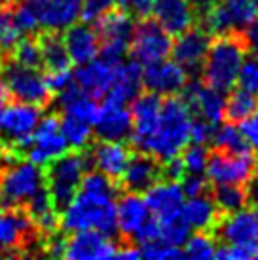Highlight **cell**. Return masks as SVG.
<instances>
[{
	"label": "cell",
	"instance_id": "obj_1",
	"mask_svg": "<svg viewBox=\"0 0 258 260\" xmlns=\"http://www.w3.org/2000/svg\"><path fill=\"white\" fill-rule=\"evenodd\" d=\"M122 186L116 179L89 169L80 184V190L72 202L59 213L61 232L72 234L80 230H97L107 236L118 234L116 198Z\"/></svg>",
	"mask_w": 258,
	"mask_h": 260
},
{
	"label": "cell",
	"instance_id": "obj_2",
	"mask_svg": "<svg viewBox=\"0 0 258 260\" xmlns=\"http://www.w3.org/2000/svg\"><path fill=\"white\" fill-rule=\"evenodd\" d=\"M192 118L194 114L184 97H179V95L164 97L158 125L144 152L158 158L162 164L180 156L184 146L190 143Z\"/></svg>",
	"mask_w": 258,
	"mask_h": 260
},
{
	"label": "cell",
	"instance_id": "obj_3",
	"mask_svg": "<svg viewBox=\"0 0 258 260\" xmlns=\"http://www.w3.org/2000/svg\"><path fill=\"white\" fill-rule=\"evenodd\" d=\"M247 51H249L247 42L243 38V32L239 30L215 37L211 40L209 51L205 55L200 78L207 86L228 93L237 84V76L247 57Z\"/></svg>",
	"mask_w": 258,
	"mask_h": 260
},
{
	"label": "cell",
	"instance_id": "obj_4",
	"mask_svg": "<svg viewBox=\"0 0 258 260\" xmlns=\"http://www.w3.org/2000/svg\"><path fill=\"white\" fill-rule=\"evenodd\" d=\"M48 188L46 169L30 159L12 161L0 169V205L25 209L30 200Z\"/></svg>",
	"mask_w": 258,
	"mask_h": 260
},
{
	"label": "cell",
	"instance_id": "obj_5",
	"mask_svg": "<svg viewBox=\"0 0 258 260\" xmlns=\"http://www.w3.org/2000/svg\"><path fill=\"white\" fill-rule=\"evenodd\" d=\"M89 169H93L91 159H89V154L84 150L64 152L48 166L46 169L48 190H50L51 202L59 213L72 202V198L80 190L84 175Z\"/></svg>",
	"mask_w": 258,
	"mask_h": 260
},
{
	"label": "cell",
	"instance_id": "obj_6",
	"mask_svg": "<svg viewBox=\"0 0 258 260\" xmlns=\"http://www.w3.org/2000/svg\"><path fill=\"white\" fill-rule=\"evenodd\" d=\"M0 78L10 89V95L23 103L46 107L51 101L50 82L48 74L42 73L38 67H27L17 63L10 55L0 61Z\"/></svg>",
	"mask_w": 258,
	"mask_h": 260
},
{
	"label": "cell",
	"instance_id": "obj_7",
	"mask_svg": "<svg viewBox=\"0 0 258 260\" xmlns=\"http://www.w3.org/2000/svg\"><path fill=\"white\" fill-rule=\"evenodd\" d=\"M42 120V107L30 103H0V143L4 150L21 156V148Z\"/></svg>",
	"mask_w": 258,
	"mask_h": 260
},
{
	"label": "cell",
	"instance_id": "obj_8",
	"mask_svg": "<svg viewBox=\"0 0 258 260\" xmlns=\"http://www.w3.org/2000/svg\"><path fill=\"white\" fill-rule=\"evenodd\" d=\"M135 17L122 8H112L95 21L101 40L99 55L110 61H123L129 53V44L135 30Z\"/></svg>",
	"mask_w": 258,
	"mask_h": 260
},
{
	"label": "cell",
	"instance_id": "obj_9",
	"mask_svg": "<svg viewBox=\"0 0 258 260\" xmlns=\"http://www.w3.org/2000/svg\"><path fill=\"white\" fill-rule=\"evenodd\" d=\"M173 50V35L159 25L154 17L139 19L129 44V55L139 65H152L167 59Z\"/></svg>",
	"mask_w": 258,
	"mask_h": 260
},
{
	"label": "cell",
	"instance_id": "obj_10",
	"mask_svg": "<svg viewBox=\"0 0 258 260\" xmlns=\"http://www.w3.org/2000/svg\"><path fill=\"white\" fill-rule=\"evenodd\" d=\"M258 156L254 150L249 152H228L222 148L209 150L207 175L211 186L216 184H245L251 181Z\"/></svg>",
	"mask_w": 258,
	"mask_h": 260
},
{
	"label": "cell",
	"instance_id": "obj_11",
	"mask_svg": "<svg viewBox=\"0 0 258 260\" xmlns=\"http://www.w3.org/2000/svg\"><path fill=\"white\" fill-rule=\"evenodd\" d=\"M69 148L61 131L59 116H44L40 123L36 125L35 133L27 139L21 148V156L35 161L38 166L48 167L55 158L64 154Z\"/></svg>",
	"mask_w": 258,
	"mask_h": 260
},
{
	"label": "cell",
	"instance_id": "obj_12",
	"mask_svg": "<svg viewBox=\"0 0 258 260\" xmlns=\"http://www.w3.org/2000/svg\"><path fill=\"white\" fill-rule=\"evenodd\" d=\"M36 234L38 228L25 209H0V256L27 253Z\"/></svg>",
	"mask_w": 258,
	"mask_h": 260
},
{
	"label": "cell",
	"instance_id": "obj_13",
	"mask_svg": "<svg viewBox=\"0 0 258 260\" xmlns=\"http://www.w3.org/2000/svg\"><path fill=\"white\" fill-rule=\"evenodd\" d=\"M215 239L226 245H245L258 249V211L243 207L234 213H222L211 232Z\"/></svg>",
	"mask_w": 258,
	"mask_h": 260
},
{
	"label": "cell",
	"instance_id": "obj_14",
	"mask_svg": "<svg viewBox=\"0 0 258 260\" xmlns=\"http://www.w3.org/2000/svg\"><path fill=\"white\" fill-rule=\"evenodd\" d=\"M164 97L154 91L139 93L131 103V118H133V131H131V146L137 152H144L150 137L156 131L159 120V110H162Z\"/></svg>",
	"mask_w": 258,
	"mask_h": 260
},
{
	"label": "cell",
	"instance_id": "obj_15",
	"mask_svg": "<svg viewBox=\"0 0 258 260\" xmlns=\"http://www.w3.org/2000/svg\"><path fill=\"white\" fill-rule=\"evenodd\" d=\"M116 217H118V234L125 239V243H137L146 224L152 220V211L148 203L139 192H125L116 202Z\"/></svg>",
	"mask_w": 258,
	"mask_h": 260
},
{
	"label": "cell",
	"instance_id": "obj_16",
	"mask_svg": "<svg viewBox=\"0 0 258 260\" xmlns=\"http://www.w3.org/2000/svg\"><path fill=\"white\" fill-rule=\"evenodd\" d=\"M118 249L110 236L97 230L72 232L64 239L63 256L69 260H107L118 256Z\"/></svg>",
	"mask_w": 258,
	"mask_h": 260
},
{
	"label": "cell",
	"instance_id": "obj_17",
	"mask_svg": "<svg viewBox=\"0 0 258 260\" xmlns=\"http://www.w3.org/2000/svg\"><path fill=\"white\" fill-rule=\"evenodd\" d=\"M182 97L188 103L194 116L205 118L213 125L224 122V112H226L224 91H218L215 87L207 86L201 78L194 76L188 80L186 87L182 89Z\"/></svg>",
	"mask_w": 258,
	"mask_h": 260
},
{
	"label": "cell",
	"instance_id": "obj_18",
	"mask_svg": "<svg viewBox=\"0 0 258 260\" xmlns=\"http://www.w3.org/2000/svg\"><path fill=\"white\" fill-rule=\"evenodd\" d=\"M35 8L40 30L44 32H64L82 19L84 0H29Z\"/></svg>",
	"mask_w": 258,
	"mask_h": 260
},
{
	"label": "cell",
	"instance_id": "obj_19",
	"mask_svg": "<svg viewBox=\"0 0 258 260\" xmlns=\"http://www.w3.org/2000/svg\"><path fill=\"white\" fill-rule=\"evenodd\" d=\"M190 73L175 59H162L158 63L146 65L143 69V86L148 91L167 97V95H179L186 87Z\"/></svg>",
	"mask_w": 258,
	"mask_h": 260
},
{
	"label": "cell",
	"instance_id": "obj_20",
	"mask_svg": "<svg viewBox=\"0 0 258 260\" xmlns=\"http://www.w3.org/2000/svg\"><path fill=\"white\" fill-rule=\"evenodd\" d=\"M211 40L213 37L207 30L200 25H194L188 30L180 32L179 38L173 42V59L184 67L192 76H198V73L201 74V67H203L205 55L209 51Z\"/></svg>",
	"mask_w": 258,
	"mask_h": 260
},
{
	"label": "cell",
	"instance_id": "obj_21",
	"mask_svg": "<svg viewBox=\"0 0 258 260\" xmlns=\"http://www.w3.org/2000/svg\"><path fill=\"white\" fill-rule=\"evenodd\" d=\"M144 200L150 207L152 215L159 222H167L182 215V205L186 200V194L175 179H159L144 192Z\"/></svg>",
	"mask_w": 258,
	"mask_h": 260
},
{
	"label": "cell",
	"instance_id": "obj_22",
	"mask_svg": "<svg viewBox=\"0 0 258 260\" xmlns=\"http://www.w3.org/2000/svg\"><path fill=\"white\" fill-rule=\"evenodd\" d=\"M122 61H110L105 57H95L86 65H78L74 71V84L95 99H105L108 89L112 87L118 73V67Z\"/></svg>",
	"mask_w": 258,
	"mask_h": 260
},
{
	"label": "cell",
	"instance_id": "obj_23",
	"mask_svg": "<svg viewBox=\"0 0 258 260\" xmlns=\"http://www.w3.org/2000/svg\"><path fill=\"white\" fill-rule=\"evenodd\" d=\"M164 179V164L158 158L146 152L131 154L127 167L120 177V186L125 192H139L143 194L156 181Z\"/></svg>",
	"mask_w": 258,
	"mask_h": 260
},
{
	"label": "cell",
	"instance_id": "obj_24",
	"mask_svg": "<svg viewBox=\"0 0 258 260\" xmlns=\"http://www.w3.org/2000/svg\"><path fill=\"white\" fill-rule=\"evenodd\" d=\"M133 131L131 110L125 105L105 101L93 122V133L101 141H129Z\"/></svg>",
	"mask_w": 258,
	"mask_h": 260
},
{
	"label": "cell",
	"instance_id": "obj_25",
	"mask_svg": "<svg viewBox=\"0 0 258 260\" xmlns=\"http://www.w3.org/2000/svg\"><path fill=\"white\" fill-rule=\"evenodd\" d=\"M152 17L173 37L198 25V12L190 6L188 0H154Z\"/></svg>",
	"mask_w": 258,
	"mask_h": 260
},
{
	"label": "cell",
	"instance_id": "obj_26",
	"mask_svg": "<svg viewBox=\"0 0 258 260\" xmlns=\"http://www.w3.org/2000/svg\"><path fill=\"white\" fill-rule=\"evenodd\" d=\"M87 154L93 169L120 181L133 152L123 141H99L97 145L91 146V152Z\"/></svg>",
	"mask_w": 258,
	"mask_h": 260
},
{
	"label": "cell",
	"instance_id": "obj_27",
	"mask_svg": "<svg viewBox=\"0 0 258 260\" xmlns=\"http://www.w3.org/2000/svg\"><path fill=\"white\" fill-rule=\"evenodd\" d=\"M64 46L69 51L71 63L74 65H86L95 57H99L101 51V40L99 35L93 27H89L87 23H74L72 27L64 30Z\"/></svg>",
	"mask_w": 258,
	"mask_h": 260
},
{
	"label": "cell",
	"instance_id": "obj_28",
	"mask_svg": "<svg viewBox=\"0 0 258 260\" xmlns=\"http://www.w3.org/2000/svg\"><path fill=\"white\" fill-rule=\"evenodd\" d=\"M143 65H139L137 61H122L116 73L114 84L108 89L103 101L118 103V105H125L133 103L137 95L143 89Z\"/></svg>",
	"mask_w": 258,
	"mask_h": 260
},
{
	"label": "cell",
	"instance_id": "obj_29",
	"mask_svg": "<svg viewBox=\"0 0 258 260\" xmlns=\"http://www.w3.org/2000/svg\"><path fill=\"white\" fill-rule=\"evenodd\" d=\"M220 217H222V213L216 207L211 192L201 196H192L182 205V218L186 220V224L192 230L213 232Z\"/></svg>",
	"mask_w": 258,
	"mask_h": 260
},
{
	"label": "cell",
	"instance_id": "obj_30",
	"mask_svg": "<svg viewBox=\"0 0 258 260\" xmlns=\"http://www.w3.org/2000/svg\"><path fill=\"white\" fill-rule=\"evenodd\" d=\"M59 35L61 32H44L42 37L38 38L40 50H42V67L48 73L71 67V57H69L64 40Z\"/></svg>",
	"mask_w": 258,
	"mask_h": 260
},
{
	"label": "cell",
	"instance_id": "obj_31",
	"mask_svg": "<svg viewBox=\"0 0 258 260\" xmlns=\"http://www.w3.org/2000/svg\"><path fill=\"white\" fill-rule=\"evenodd\" d=\"M61 122V131H63V137L67 141L69 148L72 150H84L91 145V139H93V125L86 120H80L76 116L63 114L59 118Z\"/></svg>",
	"mask_w": 258,
	"mask_h": 260
},
{
	"label": "cell",
	"instance_id": "obj_32",
	"mask_svg": "<svg viewBox=\"0 0 258 260\" xmlns=\"http://www.w3.org/2000/svg\"><path fill=\"white\" fill-rule=\"evenodd\" d=\"M213 146L215 148H222L228 152H249L254 150L251 146V143L247 141L245 133L241 131V125L234 122H220L215 127L213 133Z\"/></svg>",
	"mask_w": 258,
	"mask_h": 260
},
{
	"label": "cell",
	"instance_id": "obj_33",
	"mask_svg": "<svg viewBox=\"0 0 258 260\" xmlns=\"http://www.w3.org/2000/svg\"><path fill=\"white\" fill-rule=\"evenodd\" d=\"M211 196L220 213H234L249 205V192L245 184H216L211 186Z\"/></svg>",
	"mask_w": 258,
	"mask_h": 260
},
{
	"label": "cell",
	"instance_id": "obj_34",
	"mask_svg": "<svg viewBox=\"0 0 258 260\" xmlns=\"http://www.w3.org/2000/svg\"><path fill=\"white\" fill-rule=\"evenodd\" d=\"M258 109V95L247 91L243 87L230 91L226 97V112L224 120L234 123H241Z\"/></svg>",
	"mask_w": 258,
	"mask_h": 260
},
{
	"label": "cell",
	"instance_id": "obj_35",
	"mask_svg": "<svg viewBox=\"0 0 258 260\" xmlns=\"http://www.w3.org/2000/svg\"><path fill=\"white\" fill-rule=\"evenodd\" d=\"M198 21H200V27H203L213 38L220 37V35H228V32H236V27H234L228 12L224 10L220 2L198 15Z\"/></svg>",
	"mask_w": 258,
	"mask_h": 260
},
{
	"label": "cell",
	"instance_id": "obj_36",
	"mask_svg": "<svg viewBox=\"0 0 258 260\" xmlns=\"http://www.w3.org/2000/svg\"><path fill=\"white\" fill-rule=\"evenodd\" d=\"M236 30L243 32L258 17V0H220Z\"/></svg>",
	"mask_w": 258,
	"mask_h": 260
},
{
	"label": "cell",
	"instance_id": "obj_37",
	"mask_svg": "<svg viewBox=\"0 0 258 260\" xmlns=\"http://www.w3.org/2000/svg\"><path fill=\"white\" fill-rule=\"evenodd\" d=\"M23 35L15 27L8 4H0V61L8 57Z\"/></svg>",
	"mask_w": 258,
	"mask_h": 260
},
{
	"label": "cell",
	"instance_id": "obj_38",
	"mask_svg": "<svg viewBox=\"0 0 258 260\" xmlns=\"http://www.w3.org/2000/svg\"><path fill=\"white\" fill-rule=\"evenodd\" d=\"M184 254L186 258L196 260H205V258H215L216 243L215 236L211 232H196L192 234L188 241L184 243Z\"/></svg>",
	"mask_w": 258,
	"mask_h": 260
},
{
	"label": "cell",
	"instance_id": "obj_39",
	"mask_svg": "<svg viewBox=\"0 0 258 260\" xmlns=\"http://www.w3.org/2000/svg\"><path fill=\"white\" fill-rule=\"evenodd\" d=\"M10 57L15 59V61L21 63V65L42 69V50H40V42H38V38H35L33 35H27L25 38H19V42L15 44V48L12 50Z\"/></svg>",
	"mask_w": 258,
	"mask_h": 260
},
{
	"label": "cell",
	"instance_id": "obj_40",
	"mask_svg": "<svg viewBox=\"0 0 258 260\" xmlns=\"http://www.w3.org/2000/svg\"><path fill=\"white\" fill-rule=\"evenodd\" d=\"M139 251L144 258H186L182 247L171 245L169 241H165L162 238L139 243Z\"/></svg>",
	"mask_w": 258,
	"mask_h": 260
},
{
	"label": "cell",
	"instance_id": "obj_41",
	"mask_svg": "<svg viewBox=\"0 0 258 260\" xmlns=\"http://www.w3.org/2000/svg\"><path fill=\"white\" fill-rule=\"evenodd\" d=\"M180 159L184 166V173H205L207 169L209 150L205 145H186L180 152Z\"/></svg>",
	"mask_w": 258,
	"mask_h": 260
},
{
	"label": "cell",
	"instance_id": "obj_42",
	"mask_svg": "<svg viewBox=\"0 0 258 260\" xmlns=\"http://www.w3.org/2000/svg\"><path fill=\"white\" fill-rule=\"evenodd\" d=\"M162 224V239L169 241L171 245L177 247H184V243L190 238V226L186 224V220L182 218V215L173 220H167V222H159Z\"/></svg>",
	"mask_w": 258,
	"mask_h": 260
},
{
	"label": "cell",
	"instance_id": "obj_43",
	"mask_svg": "<svg viewBox=\"0 0 258 260\" xmlns=\"http://www.w3.org/2000/svg\"><path fill=\"white\" fill-rule=\"evenodd\" d=\"M237 84H239V87L258 95V53L245 57L239 76H237Z\"/></svg>",
	"mask_w": 258,
	"mask_h": 260
},
{
	"label": "cell",
	"instance_id": "obj_44",
	"mask_svg": "<svg viewBox=\"0 0 258 260\" xmlns=\"http://www.w3.org/2000/svg\"><path fill=\"white\" fill-rule=\"evenodd\" d=\"M179 182H180V186H182V190H184L186 198L211 192V184H209L207 175H203V173H184L180 177Z\"/></svg>",
	"mask_w": 258,
	"mask_h": 260
},
{
	"label": "cell",
	"instance_id": "obj_45",
	"mask_svg": "<svg viewBox=\"0 0 258 260\" xmlns=\"http://www.w3.org/2000/svg\"><path fill=\"white\" fill-rule=\"evenodd\" d=\"M215 127L216 125L207 122L205 118L194 116L192 125H190V143H196V145H207V143H211Z\"/></svg>",
	"mask_w": 258,
	"mask_h": 260
},
{
	"label": "cell",
	"instance_id": "obj_46",
	"mask_svg": "<svg viewBox=\"0 0 258 260\" xmlns=\"http://www.w3.org/2000/svg\"><path fill=\"white\" fill-rule=\"evenodd\" d=\"M116 6V0H84L82 19L86 23H95L103 14Z\"/></svg>",
	"mask_w": 258,
	"mask_h": 260
},
{
	"label": "cell",
	"instance_id": "obj_47",
	"mask_svg": "<svg viewBox=\"0 0 258 260\" xmlns=\"http://www.w3.org/2000/svg\"><path fill=\"white\" fill-rule=\"evenodd\" d=\"M116 4L131 14L135 19H143L152 15V4L154 0H116Z\"/></svg>",
	"mask_w": 258,
	"mask_h": 260
},
{
	"label": "cell",
	"instance_id": "obj_48",
	"mask_svg": "<svg viewBox=\"0 0 258 260\" xmlns=\"http://www.w3.org/2000/svg\"><path fill=\"white\" fill-rule=\"evenodd\" d=\"M48 82H50L51 91L59 93V91H63L74 84V73L71 71V67L61 69V71H53V73H48Z\"/></svg>",
	"mask_w": 258,
	"mask_h": 260
},
{
	"label": "cell",
	"instance_id": "obj_49",
	"mask_svg": "<svg viewBox=\"0 0 258 260\" xmlns=\"http://www.w3.org/2000/svg\"><path fill=\"white\" fill-rule=\"evenodd\" d=\"M239 125H241V131L245 133V137L251 143L252 148L258 150V109L247 120H243V122L239 123Z\"/></svg>",
	"mask_w": 258,
	"mask_h": 260
},
{
	"label": "cell",
	"instance_id": "obj_50",
	"mask_svg": "<svg viewBox=\"0 0 258 260\" xmlns=\"http://www.w3.org/2000/svg\"><path fill=\"white\" fill-rule=\"evenodd\" d=\"M243 38H245V42H247L249 51L258 53V17L243 30Z\"/></svg>",
	"mask_w": 258,
	"mask_h": 260
},
{
	"label": "cell",
	"instance_id": "obj_51",
	"mask_svg": "<svg viewBox=\"0 0 258 260\" xmlns=\"http://www.w3.org/2000/svg\"><path fill=\"white\" fill-rule=\"evenodd\" d=\"M247 192H249V205H252V207L258 209V159H256V167H254V173H252L251 181L247 182Z\"/></svg>",
	"mask_w": 258,
	"mask_h": 260
},
{
	"label": "cell",
	"instance_id": "obj_52",
	"mask_svg": "<svg viewBox=\"0 0 258 260\" xmlns=\"http://www.w3.org/2000/svg\"><path fill=\"white\" fill-rule=\"evenodd\" d=\"M190 2V6L198 12V15L200 14H203L205 10H209V8H213L215 4H218L220 0H188Z\"/></svg>",
	"mask_w": 258,
	"mask_h": 260
},
{
	"label": "cell",
	"instance_id": "obj_53",
	"mask_svg": "<svg viewBox=\"0 0 258 260\" xmlns=\"http://www.w3.org/2000/svg\"><path fill=\"white\" fill-rule=\"evenodd\" d=\"M10 97H12V95H10V89H8V86L4 84V80L0 78V103H6Z\"/></svg>",
	"mask_w": 258,
	"mask_h": 260
},
{
	"label": "cell",
	"instance_id": "obj_54",
	"mask_svg": "<svg viewBox=\"0 0 258 260\" xmlns=\"http://www.w3.org/2000/svg\"><path fill=\"white\" fill-rule=\"evenodd\" d=\"M254 258H258V249H256V256H254Z\"/></svg>",
	"mask_w": 258,
	"mask_h": 260
}]
</instances>
